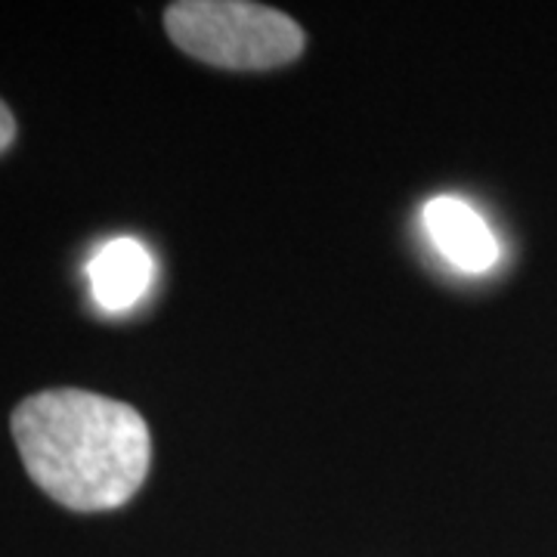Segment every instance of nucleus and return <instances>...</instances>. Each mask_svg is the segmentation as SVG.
<instances>
[{
	"label": "nucleus",
	"instance_id": "obj_1",
	"mask_svg": "<svg viewBox=\"0 0 557 557\" xmlns=\"http://www.w3.org/2000/svg\"><path fill=\"white\" fill-rule=\"evenodd\" d=\"M10 431L28 478L72 511L121 508L152 465L146 418L94 391L57 387L22 399Z\"/></svg>",
	"mask_w": 557,
	"mask_h": 557
},
{
	"label": "nucleus",
	"instance_id": "obj_2",
	"mask_svg": "<svg viewBox=\"0 0 557 557\" xmlns=\"http://www.w3.org/2000/svg\"><path fill=\"white\" fill-rule=\"evenodd\" d=\"M164 28L183 53L230 72H267L304 53L298 22L248 0H180Z\"/></svg>",
	"mask_w": 557,
	"mask_h": 557
},
{
	"label": "nucleus",
	"instance_id": "obj_3",
	"mask_svg": "<svg viewBox=\"0 0 557 557\" xmlns=\"http://www.w3.org/2000/svg\"><path fill=\"white\" fill-rule=\"evenodd\" d=\"M428 239L461 273H486L498 263L496 233L471 205L458 196H434L421 208Z\"/></svg>",
	"mask_w": 557,
	"mask_h": 557
},
{
	"label": "nucleus",
	"instance_id": "obj_4",
	"mask_svg": "<svg viewBox=\"0 0 557 557\" xmlns=\"http://www.w3.org/2000/svg\"><path fill=\"white\" fill-rule=\"evenodd\" d=\"M87 278L94 300L106 313H124L146 298L156 278V258L134 236H119L97 248L87 263Z\"/></svg>",
	"mask_w": 557,
	"mask_h": 557
},
{
	"label": "nucleus",
	"instance_id": "obj_5",
	"mask_svg": "<svg viewBox=\"0 0 557 557\" xmlns=\"http://www.w3.org/2000/svg\"><path fill=\"white\" fill-rule=\"evenodd\" d=\"M13 137H16V121L10 115V109L0 102V152L13 143Z\"/></svg>",
	"mask_w": 557,
	"mask_h": 557
}]
</instances>
